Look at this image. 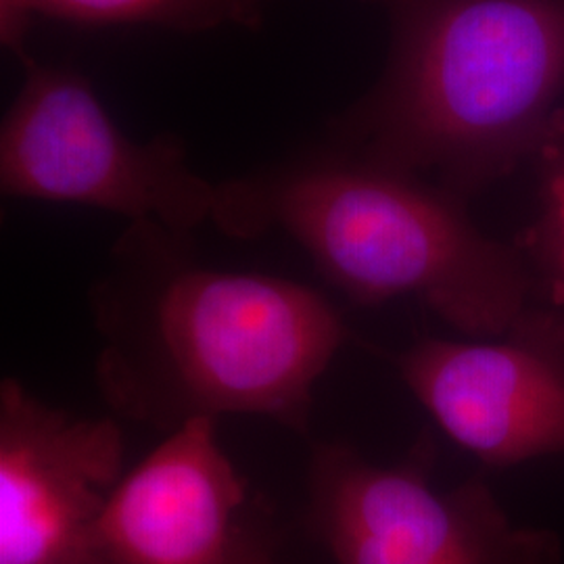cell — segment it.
Instances as JSON below:
<instances>
[{
	"instance_id": "8fae6325",
	"label": "cell",
	"mask_w": 564,
	"mask_h": 564,
	"mask_svg": "<svg viewBox=\"0 0 564 564\" xmlns=\"http://www.w3.org/2000/svg\"><path fill=\"white\" fill-rule=\"evenodd\" d=\"M547 262L554 276V295L564 297V165L547 182V224H545Z\"/></svg>"
},
{
	"instance_id": "3957f363",
	"label": "cell",
	"mask_w": 564,
	"mask_h": 564,
	"mask_svg": "<svg viewBox=\"0 0 564 564\" xmlns=\"http://www.w3.org/2000/svg\"><path fill=\"white\" fill-rule=\"evenodd\" d=\"M372 2L393 44L383 82L343 120L354 155L463 195L545 141L564 88V0Z\"/></svg>"
},
{
	"instance_id": "8992f818",
	"label": "cell",
	"mask_w": 564,
	"mask_h": 564,
	"mask_svg": "<svg viewBox=\"0 0 564 564\" xmlns=\"http://www.w3.org/2000/svg\"><path fill=\"white\" fill-rule=\"evenodd\" d=\"M393 364L445 435L487 466L564 454V314L531 310L496 339H419Z\"/></svg>"
},
{
	"instance_id": "9c48e42d",
	"label": "cell",
	"mask_w": 564,
	"mask_h": 564,
	"mask_svg": "<svg viewBox=\"0 0 564 564\" xmlns=\"http://www.w3.org/2000/svg\"><path fill=\"white\" fill-rule=\"evenodd\" d=\"M268 0H0L2 41L23 55L34 18L78 23H151L181 32L256 25Z\"/></svg>"
},
{
	"instance_id": "7a4b0ae2",
	"label": "cell",
	"mask_w": 564,
	"mask_h": 564,
	"mask_svg": "<svg viewBox=\"0 0 564 564\" xmlns=\"http://www.w3.org/2000/svg\"><path fill=\"white\" fill-rule=\"evenodd\" d=\"M212 223L235 239L281 232L351 302L410 297L466 339L502 337L531 312L523 262L460 195L354 153L220 182Z\"/></svg>"
},
{
	"instance_id": "52a82bcc",
	"label": "cell",
	"mask_w": 564,
	"mask_h": 564,
	"mask_svg": "<svg viewBox=\"0 0 564 564\" xmlns=\"http://www.w3.org/2000/svg\"><path fill=\"white\" fill-rule=\"evenodd\" d=\"M113 419L42 402L0 381V564H102L99 523L126 475Z\"/></svg>"
},
{
	"instance_id": "6da1fadb",
	"label": "cell",
	"mask_w": 564,
	"mask_h": 564,
	"mask_svg": "<svg viewBox=\"0 0 564 564\" xmlns=\"http://www.w3.org/2000/svg\"><path fill=\"white\" fill-rule=\"evenodd\" d=\"M181 239L132 226L93 291L105 402L165 435L228 414L305 435L316 384L349 341L341 314L302 282L193 262Z\"/></svg>"
},
{
	"instance_id": "ba28073f",
	"label": "cell",
	"mask_w": 564,
	"mask_h": 564,
	"mask_svg": "<svg viewBox=\"0 0 564 564\" xmlns=\"http://www.w3.org/2000/svg\"><path fill=\"white\" fill-rule=\"evenodd\" d=\"M247 506L218 421L182 424L113 489L99 523L102 564H230Z\"/></svg>"
},
{
	"instance_id": "277c9868",
	"label": "cell",
	"mask_w": 564,
	"mask_h": 564,
	"mask_svg": "<svg viewBox=\"0 0 564 564\" xmlns=\"http://www.w3.org/2000/svg\"><path fill=\"white\" fill-rule=\"evenodd\" d=\"M21 61L23 86L0 130L7 197L97 207L176 237L212 220L218 184L186 163L178 139L134 142L78 74Z\"/></svg>"
},
{
	"instance_id": "30bf717a",
	"label": "cell",
	"mask_w": 564,
	"mask_h": 564,
	"mask_svg": "<svg viewBox=\"0 0 564 564\" xmlns=\"http://www.w3.org/2000/svg\"><path fill=\"white\" fill-rule=\"evenodd\" d=\"M230 564H279L272 524L258 502L247 506L242 514Z\"/></svg>"
},
{
	"instance_id": "5b68a950",
	"label": "cell",
	"mask_w": 564,
	"mask_h": 564,
	"mask_svg": "<svg viewBox=\"0 0 564 564\" xmlns=\"http://www.w3.org/2000/svg\"><path fill=\"white\" fill-rule=\"evenodd\" d=\"M435 445L395 464L347 444H316L307 527L335 564H563L561 538L512 523L484 479L433 484Z\"/></svg>"
}]
</instances>
